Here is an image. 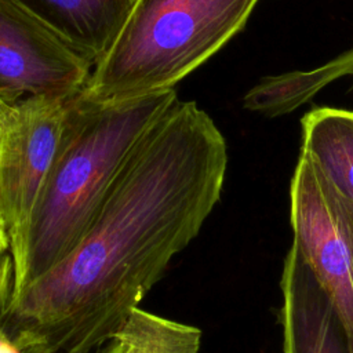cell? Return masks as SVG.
<instances>
[{
	"label": "cell",
	"instance_id": "obj_1",
	"mask_svg": "<svg viewBox=\"0 0 353 353\" xmlns=\"http://www.w3.org/2000/svg\"><path fill=\"white\" fill-rule=\"evenodd\" d=\"M226 141L178 98L148 128L77 244L12 295L0 325L23 353H94L199 234L221 199Z\"/></svg>",
	"mask_w": 353,
	"mask_h": 353
},
{
	"label": "cell",
	"instance_id": "obj_2",
	"mask_svg": "<svg viewBox=\"0 0 353 353\" xmlns=\"http://www.w3.org/2000/svg\"><path fill=\"white\" fill-rule=\"evenodd\" d=\"M176 99L174 88L146 95L68 101L57 157L19 240L10 250L12 292L57 265L81 239L138 141Z\"/></svg>",
	"mask_w": 353,
	"mask_h": 353
},
{
	"label": "cell",
	"instance_id": "obj_3",
	"mask_svg": "<svg viewBox=\"0 0 353 353\" xmlns=\"http://www.w3.org/2000/svg\"><path fill=\"white\" fill-rule=\"evenodd\" d=\"M259 0H135L80 95L125 99L174 88L247 23Z\"/></svg>",
	"mask_w": 353,
	"mask_h": 353
},
{
	"label": "cell",
	"instance_id": "obj_4",
	"mask_svg": "<svg viewBox=\"0 0 353 353\" xmlns=\"http://www.w3.org/2000/svg\"><path fill=\"white\" fill-rule=\"evenodd\" d=\"M292 244L332 299L353 342V203L303 153L290 185Z\"/></svg>",
	"mask_w": 353,
	"mask_h": 353
},
{
	"label": "cell",
	"instance_id": "obj_5",
	"mask_svg": "<svg viewBox=\"0 0 353 353\" xmlns=\"http://www.w3.org/2000/svg\"><path fill=\"white\" fill-rule=\"evenodd\" d=\"M94 63L17 0H0V97L70 99L85 87Z\"/></svg>",
	"mask_w": 353,
	"mask_h": 353
},
{
	"label": "cell",
	"instance_id": "obj_6",
	"mask_svg": "<svg viewBox=\"0 0 353 353\" xmlns=\"http://www.w3.org/2000/svg\"><path fill=\"white\" fill-rule=\"evenodd\" d=\"M69 99L28 97L0 138V219L10 250L22 239L52 170Z\"/></svg>",
	"mask_w": 353,
	"mask_h": 353
},
{
	"label": "cell",
	"instance_id": "obj_7",
	"mask_svg": "<svg viewBox=\"0 0 353 353\" xmlns=\"http://www.w3.org/2000/svg\"><path fill=\"white\" fill-rule=\"evenodd\" d=\"M284 353H353V342L332 299L295 244L281 274Z\"/></svg>",
	"mask_w": 353,
	"mask_h": 353
},
{
	"label": "cell",
	"instance_id": "obj_8",
	"mask_svg": "<svg viewBox=\"0 0 353 353\" xmlns=\"http://www.w3.org/2000/svg\"><path fill=\"white\" fill-rule=\"evenodd\" d=\"M83 52L94 66L114 43L135 0H17Z\"/></svg>",
	"mask_w": 353,
	"mask_h": 353
},
{
	"label": "cell",
	"instance_id": "obj_9",
	"mask_svg": "<svg viewBox=\"0 0 353 353\" xmlns=\"http://www.w3.org/2000/svg\"><path fill=\"white\" fill-rule=\"evenodd\" d=\"M301 153L353 203V110L321 106L301 120Z\"/></svg>",
	"mask_w": 353,
	"mask_h": 353
},
{
	"label": "cell",
	"instance_id": "obj_10",
	"mask_svg": "<svg viewBox=\"0 0 353 353\" xmlns=\"http://www.w3.org/2000/svg\"><path fill=\"white\" fill-rule=\"evenodd\" d=\"M346 76L353 77V48L309 70H292L261 79L244 95L243 105L268 117L283 116L310 101L332 81Z\"/></svg>",
	"mask_w": 353,
	"mask_h": 353
},
{
	"label": "cell",
	"instance_id": "obj_11",
	"mask_svg": "<svg viewBox=\"0 0 353 353\" xmlns=\"http://www.w3.org/2000/svg\"><path fill=\"white\" fill-rule=\"evenodd\" d=\"M201 331L139 306L113 332L102 353H199Z\"/></svg>",
	"mask_w": 353,
	"mask_h": 353
},
{
	"label": "cell",
	"instance_id": "obj_12",
	"mask_svg": "<svg viewBox=\"0 0 353 353\" xmlns=\"http://www.w3.org/2000/svg\"><path fill=\"white\" fill-rule=\"evenodd\" d=\"M14 266L10 251H0V319L8 305L12 292Z\"/></svg>",
	"mask_w": 353,
	"mask_h": 353
},
{
	"label": "cell",
	"instance_id": "obj_13",
	"mask_svg": "<svg viewBox=\"0 0 353 353\" xmlns=\"http://www.w3.org/2000/svg\"><path fill=\"white\" fill-rule=\"evenodd\" d=\"M12 113H14V105L6 102V101L0 97V138H1L4 130H6L7 124H8V121H10L11 116H12Z\"/></svg>",
	"mask_w": 353,
	"mask_h": 353
},
{
	"label": "cell",
	"instance_id": "obj_14",
	"mask_svg": "<svg viewBox=\"0 0 353 353\" xmlns=\"http://www.w3.org/2000/svg\"><path fill=\"white\" fill-rule=\"evenodd\" d=\"M0 353H23L0 325Z\"/></svg>",
	"mask_w": 353,
	"mask_h": 353
},
{
	"label": "cell",
	"instance_id": "obj_15",
	"mask_svg": "<svg viewBox=\"0 0 353 353\" xmlns=\"http://www.w3.org/2000/svg\"><path fill=\"white\" fill-rule=\"evenodd\" d=\"M0 251H10V239L1 219H0Z\"/></svg>",
	"mask_w": 353,
	"mask_h": 353
}]
</instances>
